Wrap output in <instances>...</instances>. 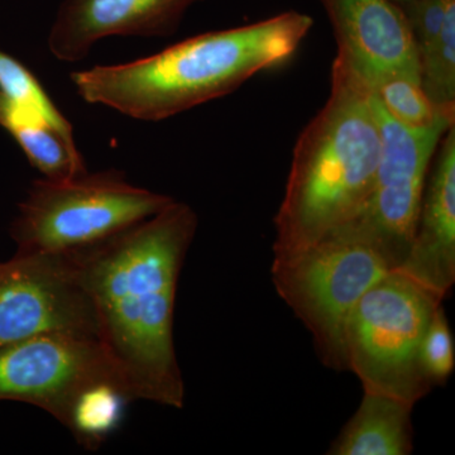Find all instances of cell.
<instances>
[{"label":"cell","mask_w":455,"mask_h":455,"mask_svg":"<svg viewBox=\"0 0 455 455\" xmlns=\"http://www.w3.org/2000/svg\"><path fill=\"white\" fill-rule=\"evenodd\" d=\"M202 0H64L49 35L60 61L85 59L108 37H167Z\"/></svg>","instance_id":"10"},{"label":"cell","mask_w":455,"mask_h":455,"mask_svg":"<svg viewBox=\"0 0 455 455\" xmlns=\"http://www.w3.org/2000/svg\"><path fill=\"white\" fill-rule=\"evenodd\" d=\"M3 127L17 140L44 179L65 181L88 172L74 137L65 136L41 119L7 109Z\"/></svg>","instance_id":"14"},{"label":"cell","mask_w":455,"mask_h":455,"mask_svg":"<svg viewBox=\"0 0 455 455\" xmlns=\"http://www.w3.org/2000/svg\"><path fill=\"white\" fill-rule=\"evenodd\" d=\"M419 364L431 388L444 386L454 372L455 343L442 305L434 313L419 350Z\"/></svg>","instance_id":"18"},{"label":"cell","mask_w":455,"mask_h":455,"mask_svg":"<svg viewBox=\"0 0 455 455\" xmlns=\"http://www.w3.org/2000/svg\"><path fill=\"white\" fill-rule=\"evenodd\" d=\"M381 127L370 86L337 55L331 94L293 148L275 215L274 256L298 252L361 214L372 193Z\"/></svg>","instance_id":"3"},{"label":"cell","mask_w":455,"mask_h":455,"mask_svg":"<svg viewBox=\"0 0 455 455\" xmlns=\"http://www.w3.org/2000/svg\"><path fill=\"white\" fill-rule=\"evenodd\" d=\"M333 27L337 55L372 85L396 71L420 75L414 37L401 5L392 0H320Z\"/></svg>","instance_id":"11"},{"label":"cell","mask_w":455,"mask_h":455,"mask_svg":"<svg viewBox=\"0 0 455 455\" xmlns=\"http://www.w3.org/2000/svg\"><path fill=\"white\" fill-rule=\"evenodd\" d=\"M289 11L252 25L206 32L119 65L71 73L86 103L143 122H161L232 94L248 79L289 61L313 28Z\"/></svg>","instance_id":"2"},{"label":"cell","mask_w":455,"mask_h":455,"mask_svg":"<svg viewBox=\"0 0 455 455\" xmlns=\"http://www.w3.org/2000/svg\"><path fill=\"white\" fill-rule=\"evenodd\" d=\"M414 406L364 392L357 411L331 443V455H409L414 449Z\"/></svg>","instance_id":"13"},{"label":"cell","mask_w":455,"mask_h":455,"mask_svg":"<svg viewBox=\"0 0 455 455\" xmlns=\"http://www.w3.org/2000/svg\"><path fill=\"white\" fill-rule=\"evenodd\" d=\"M5 113H7V103H5V99L3 98V95L0 94V125L4 124Z\"/></svg>","instance_id":"19"},{"label":"cell","mask_w":455,"mask_h":455,"mask_svg":"<svg viewBox=\"0 0 455 455\" xmlns=\"http://www.w3.org/2000/svg\"><path fill=\"white\" fill-rule=\"evenodd\" d=\"M175 202L119 170L65 181L36 180L12 226L16 253H74L101 243Z\"/></svg>","instance_id":"5"},{"label":"cell","mask_w":455,"mask_h":455,"mask_svg":"<svg viewBox=\"0 0 455 455\" xmlns=\"http://www.w3.org/2000/svg\"><path fill=\"white\" fill-rule=\"evenodd\" d=\"M52 334L97 339V315L76 257L16 253L0 263V347Z\"/></svg>","instance_id":"7"},{"label":"cell","mask_w":455,"mask_h":455,"mask_svg":"<svg viewBox=\"0 0 455 455\" xmlns=\"http://www.w3.org/2000/svg\"><path fill=\"white\" fill-rule=\"evenodd\" d=\"M373 101L381 127V155L370 199L349 223L372 236L396 269L411 244L434 156L455 118L414 130L391 118L374 97Z\"/></svg>","instance_id":"8"},{"label":"cell","mask_w":455,"mask_h":455,"mask_svg":"<svg viewBox=\"0 0 455 455\" xmlns=\"http://www.w3.org/2000/svg\"><path fill=\"white\" fill-rule=\"evenodd\" d=\"M442 302L396 271L364 293L344 329L347 371L358 377L364 392L411 406L430 394L419 350Z\"/></svg>","instance_id":"6"},{"label":"cell","mask_w":455,"mask_h":455,"mask_svg":"<svg viewBox=\"0 0 455 455\" xmlns=\"http://www.w3.org/2000/svg\"><path fill=\"white\" fill-rule=\"evenodd\" d=\"M392 2L403 7V5L409 4V3L414 2V0H392Z\"/></svg>","instance_id":"20"},{"label":"cell","mask_w":455,"mask_h":455,"mask_svg":"<svg viewBox=\"0 0 455 455\" xmlns=\"http://www.w3.org/2000/svg\"><path fill=\"white\" fill-rule=\"evenodd\" d=\"M104 381L125 387L95 338L41 335L0 347V400L40 407L64 427L79 395Z\"/></svg>","instance_id":"9"},{"label":"cell","mask_w":455,"mask_h":455,"mask_svg":"<svg viewBox=\"0 0 455 455\" xmlns=\"http://www.w3.org/2000/svg\"><path fill=\"white\" fill-rule=\"evenodd\" d=\"M199 227L175 200L154 217L74 252L97 315V339L133 401L182 409L173 339L180 272Z\"/></svg>","instance_id":"1"},{"label":"cell","mask_w":455,"mask_h":455,"mask_svg":"<svg viewBox=\"0 0 455 455\" xmlns=\"http://www.w3.org/2000/svg\"><path fill=\"white\" fill-rule=\"evenodd\" d=\"M394 269L381 245L348 223L304 250L274 256L271 277L278 296L311 334L320 362L343 372L344 329L350 314Z\"/></svg>","instance_id":"4"},{"label":"cell","mask_w":455,"mask_h":455,"mask_svg":"<svg viewBox=\"0 0 455 455\" xmlns=\"http://www.w3.org/2000/svg\"><path fill=\"white\" fill-rule=\"evenodd\" d=\"M132 401L130 392L119 382L95 383L75 400L65 427L80 445L94 451L116 430Z\"/></svg>","instance_id":"15"},{"label":"cell","mask_w":455,"mask_h":455,"mask_svg":"<svg viewBox=\"0 0 455 455\" xmlns=\"http://www.w3.org/2000/svg\"><path fill=\"white\" fill-rule=\"evenodd\" d=\"M433 160L411 244L395 271L443 301L455 283V124Z\"/></svg>","instance_id":"12"},{"label":"cell","mask_w":455,"mask_h":455,"mask_svg":"<svg viewBox=\"0 0 455 455\" xmlns=\"http://www.w3.org/2000/svg\"><path fill=\"white\" fill-rule=\"evenodd\" d=\"M370 89L388 116L407 128L421 130L443 119L455 118V112L440 109L431 101L421 85L419 74L396 71L385 75Z\"/></svg>","instance_id":"16"},{"label":"cell","mask_w":455,"mask_h":455,"mask_svg":"<svg viewBox=\"0 0 455 455\" xmlns=\"http://www.w3.org/2000/svg\"><path fill=\"white\" fill-rule=\"evenodd\" d=\"M0 94L7 109L41 119L65 136L74 137V128L60 112L35 75L14 57L0 50Z\"/></svg>","instance_id":"17"}]
</instances>
